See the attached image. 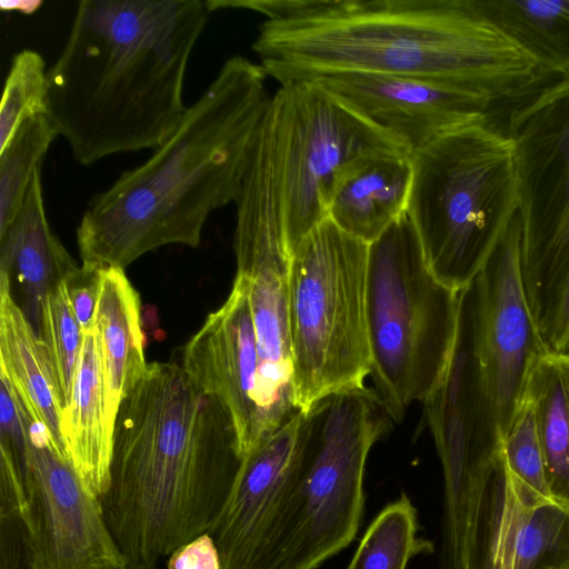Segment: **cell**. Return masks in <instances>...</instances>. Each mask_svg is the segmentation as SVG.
Listing matches in <instances>:
<instances>
[{"mask_svg":"<svg viewBox=\"0 0 569 569\" xmlns=\"http://www.w3.org/2000/svg\"><path fill=\"white\" fill-rule=\"evenodd\" d=\"M100 268L82 263L63 281L68 300L83 332L91 330L93 326L100 292Z\"/></svg>","mask_w":569,"mask_h":569,"instance_id":"cell-31","label":"cell"},{"mask_svg":"<svg viewBox=\"0 0 569 569\" xmlns=\"http://www.w3.org/2000/svg\"><path fill=\"white\" fill-rule=\"evenodd\" d=\"M243 457L233 420L176 362H151L119 407L100 498L128 567L151 568L210 530Z\"/></svg>","mask_w":569,"mask_h":569,"instance_id":"cell-2","label":"cell"},{"mask_svg":"<svg viewBox=\"0 0 569 569\" xmlns=\"http://www.w3.org/2000/svg\"><path fill=\"white\" fill-rule=\"evenodd\" d=\"M77 267L49 226L38 169L17 216L0 233V272L17 278L23 296L21 309L39 337L48 296Z\"/></svg>","mask_w":569,"mask_h":569,"instance_id":"cell-19","label":"cell"},{"mask_svg":"<svg viewBox=\"0 0 569 569\" xmlns=\"http://www.w3.org/2000/svg\"><path fill=\"white\" fill-rule=\"evenodd\" d=\"M1 449L23 485L20 517L40 569L127 567L100 499L83 485L40 423L28 415L21 440Z\"/></svg>","mask_w":569,"mask_h":569,"instance_id":"cell-12","label":"cell"},{"mask_svg":"<svg viewBox=\"0 0 569 569\" xmlns=\"http://www.w3.org/2000/svg\"><path fill=\"white\" fill-rule=\"evenodd\" d=\"M0 373L10 382L31 419L48 431L53 446L67 457L61 435L63 405L48 348L14 301L10 277L3 272H0Z\"/></svg>","mask_w":569,"mask_h":569,"instance_id":"cell-22","label":"cell"},{"mask_svg":"<svg viewBox=\"0 0 569 569\" xmlns=\"http://www.w3.org/2000/svg\"><path fill=\"white\" fill-rule=\"evenodd\" d=\"M422 402L443 472L441 563L443 569H463L481 487L502 448L481 357L477 278L460 293L449 362L439 383Z\"/></svg>","mask_w":569,"mask_h":569,"instance_id":"cell-10","label":"cell"},{"mask_svg":"<svg viewBox=\"0 0 569 569\" xmlns=\"http://www.w3.org/2000/svg\"><path fill=\"white\" fill-rule=\"evenodd\" d=\"M391 421L366 386L330 393L301 411L284 498L253 569H317L353 541L367 458Z\"/></svg>","mask_w":569,"mask_h":569,"instance_id":"cell-6","label":"cell"},{"mask_svg":"<svg viewBox=\"0 0 569 569\" xmlns=\"http://www.w3.org/2000/svg\"><path fill=\"white\" fill-rule=\"evenodd\" d=\"M520 244L517 213L477 276L481 357L502 438L522 406L531 367L548 352L525 292Z\"/></svg>","mask_w":569,"mask_h":569,"instance_id":"cell-13","label":"cell"},{"mask_svg":"<svg viewBox=\"0 0 569 569\" xmlns=\"http://www.w3.org/2000/svg\"><path fill=\"white\" fill-rule=\"evenodd\" d=\"M168 569H221L218 548L206 532L180 546L169 557Z\"/></svg>","mask_w":569,"mask_h":569,"instance_id":"cell-34","label":"cell"},{"mask_svg":"<svg viewBox=\"0 0 569 569\" xmlns=\"http://www.w3.org/2000/svg\"><path fill=\"white\" fill-rule=\"evenodd\" d=\"M116 421L108 408L98 338L91 329L83 332L72 395L61 415V435L69 462L99 499L110 485Z\"/></svg>","mask_w":569,"mask_h":569,"instance_id":"cell-20","label":"cell"},{"mask_svg":"<svg viewBox=\"0 0 569 569\" xmlns=\"http://www.w3.org/2000/svg\"><path fill=\"white\" fill-rule=\"evenodd\" d=\"M264 17L252 49L279 83L333 72L420 79L491 104L533 93L547 73L477 0H223Z\"/></svg>","mask_w":569,"mask_h":569,"instance_id":"cell-1","label":"cell"},{"mask_svg":"<svg viewBox=\"0 0 569 569\" xmlns=\"http://www.w3.org/2000/svg\"><path fill=\"white\" fill-rule=\"evenodd\" d=\"M40 338L48 348L64 410L73 390L83 331L70 306L63 282L46 300Z\"/></svg>","mask_w":569,"mask_h":569,"instance_id":"cell-29","label":"cell"},{"mask_svg":"<svg viewBox=\"0 0 569 569\" xmlns=\"http://www.w3.org/2000/svg\"><path fill=\"white\" fill-rule=\"evenodd\" d=\"M418 532L417 509L401 493L369 525L347 569H407L412 558L433 551L432 542Z\"/></svg>","mask_w":569,"mask_h":569,"instance_id":"cell-26","label":"cell"},{"mask_svg":"<svg viewBox=\"0 0 569 569\" xmlns=\"http://www.w3.org/2000/svg\"><path fill=\"white\" fill-rule=\"evenodd\" d=\"M57 136L49 117L39 114L26 120L0 150V233L17 216L31 180Z\"/></svg>","mask_w":569,"mask_h":569,"instance_id":"cell-27","label":"cell"},{"mask_svg":"<svg viewBox=\"0 0 569 569\" xmlns=\"http://www.w3.org/2000/svg\"><path fill=\"white\" fill-rule=\"evenodd\" d=\"M204 0H82L48 69V113L74 159L157 149L188 107L183 84Z\"/></svg>","mask_w":569,"mask_h":569,"instance_id":"cell-3","label":"cell"},{"mask_svg":"<svg viewBox=\"0 0 569 569\" xmlns=\"http://www.w3.org/2000/svg\"><path fill=\"white\" fill-rule=\"evenodd\" d=\"M119 569H156L154 567H151V568H136V567H123V568H119Z\"/></svg>","mask_w":569,"mask_h":569,"instance_id":"cell-37","label":"cell"},{"mask_svg":"<svg viewBox=\"0 0 569 569\" xmlns=\"http://www.w3.org/2000/svg\"><path fill=\"white\" fill-rule=\"evenodd\" d=\"M411 181L409 152L367 154L339 180L328 218L346 233L369 244L407 211Z\"/></svg>","mask_w":569,"mask_h":569,"instance_id":"cell-21","label":"cell"},{"mask_svg":"<svg viewBox=\"0 0 569 569\" xmlns=\"http://www.w3.org/2000/svg\"><path fill=\"white\" fill-rule=\"evenodd\" d=\"M567 96H569V64L556 74L555 81L539 88L523 104L537 107Z\"/></svg>","mask_w":569,"mask_h":569,"instance_id":"cell-35","label":"cell"},{"mask_svg":"<svg viewBox=\"0 0 569 569\" xmlns=\"http://www.w3.org/2000/svg\"><path fill=\"white\" fill-rule=\"evenodd\" d=\"M407 206L432 274L462 291L518 213L515 143L490 114L457 126L410 154Z\"/></svg>","mask_w":569,"mask_h":569,"instance_id":"cell-7","label":"cell"},{"mask_svg":"<svg viewBox=\"0 0 569 569\" xmlns=\"http://www.w3.org/2000/svg\"><path fill=\"white\" fill-rule=\"evenodd\" d=\"M301 411L244 457L233 488L208 531L221 569H253L284 498Z\"/></svg>","mask_w":569,"mask_h":569,"instance_id":"cell-17","label":"cell"},{"mask_svg":"<svg viewBox=\"0 0 569 569\" xmlns=\"http://www.w3.org/2000/svg\"><path fill=\"white\" fill-rule=\"evenodd\" d=\"M181 367L231 416L244 457L263 438L259 356L247 280L236 274L227 300L208 315L182 351Z\"/></svg>","mask_w":569,"mask_h":569,"instance_id":"cell-15","label":"cell"},{"mask_svg":"<svg viewBox=\"0 0 569 569\" xmlns=\"http://www.w3.org/2000/svg\"><path fill=\"white\" fill-rule=\"evenodd\" d=\"M0 569H40L23 520L0 516Z\"/></svg>","mask_w":569,"mask_h":569,"instance_id":"cell-33","label":"cell"},{"mask_svg":"<svg viewBox=\"0 0 569 569\" xmlns=\"http://www.w3.org/2000/svg\"><path fill=\"white\" fill-rule=\"evenodd\" d=\"M381 151L409 152L317 83H280L254 136L234 201L233 241L291 256L328 218L333 192L350 166Z\"/></svg>","mask_w":569,"mask_h":569,"instance_id":"cell-5","label":"cell"},{"mask_svg":"<svg viewBox=\"0 0 569 569\" xmlns=\"http://www.w3.org/2000/svg\"><path fill=\"white\" fill-rule=\"evenodd\" d=\"M525 398L532 406L550 498L569 508V350L538 358Z\"/></svg>","mask_w":569,"mask_h":569,"instance_id":"cell-24","label":"cell"},{"mask_svg":"<svg viewBox=\"0 0 569 569\" xmlns=\"http://www.w3.org/2000/svg\"><path fill=\"white\" fill-rule=\"evenodd\" d=\"M122 268L101 269L92 329L98 338L110 415L117 420L122 400L143 377L141 303Z\"/></svg>","mask_w":569,"mask_h":569,"instance_id":"cell-23","label":"cell"},{"mask_svg":"<svg viewBox=\"0 0 569 569\" xmlns=\"http://www.w3.org/2000/svg\"><path fill=\"white\" fill-rule=\"evenodd\" d=\"M237 273L248 283L259 356V396L264 436L300 410L296 403L289 326L291 257L234 251Z\"/></svg>","mask_w":569,"mask_h":569,"instance_id":"cell-18","label":"cell"},{"mask_svg":"<svg viewBox=\"0 0 569 569\" xmlns=\"http://www.w3.org/2000/svg\"><path fill=\"white\" fill-rule=\"evenodd\" d=\"M267 78L246 57L223 62L174 132L90 200L77 228L82 263L124 269L167 244L199 246L208 217L238 197Z\"/></svg>","mask_w":569,"mask_h":569,"instance_id":"cell-4","label":"cell"},{"mask_svg":"<svg viewBox=\"0 0 569 569\" xmlns=\"http://www.w3.org/2000/svg\"><path fill=\"white\" fill-rule=\"evenodd\" d=\"M569 563V508L509 473L500 451L486 473L465 569H561Z\"/></svg>","mask_w":569,"mask_h":569,"instance_id":"cell-14","label":"cell"},{"mask_svg":"<svg viewBox=\"0 0 569 569\" xmlns=\"http://www.w3.org/2000/svg\"><path fill=\"white\" fill-rule=\"evenodd\" d=\"M43 4L40 0H16V1H1L0 9L2 11H18L23 14H32L40 9Z\"/></svg>","mask_w":569,"mask_h":569,"instance_id":"cell-36","label":"cell"},{"mask_svg":"<svg viewBox=\"0 0 569 569\" xmlns=\"http://www.w3.org/2000/svg\"><path fill=\"white\" fill-rule=\"evenodd\" d=\"M537 327L548 352L569 350V269L547 305Z\"/></svg>","mask_w":569,"mask_h":569,"instance_id":"cell-32","label":"cell"},{"mask_svg":"<svg viewBox=\"0 0 569 569\" xmlns=\"http://www.w3.org/2000/svg\"><path fill=\"white\" fill-rule=\"evenodd\" d=\"M368 246L326 218L291 254L289 326L300 411L330 393L363 387L370 376Z\"/></svg>","mask_w":569,"mask_h":569,"instance_id":"cell-9","label":"cell"},{"mask_svg":"<svg viewBox=\"0 0 569 569\" xmlns=\"http://www.w3.org/2000/svg\"><path fill=\"white\" fill-rule=\"evenodd\" d=\"M501 452L516 481L535 495L551 500L535 415L526 398L502 438Z\"/></svg>","mask_w":569,"mask_h":569,"instance_id":"cell-30","label":"cell"},{"mask_svg":"<svg viewBox=\"0 0 569 569\" xmlns=\"http://www.w3.org/2000/svg\"><path fill=\"white\" fill-rule=\"evenodd\" d=\"M561 569H569V563L567 566H565L563 568H561Z\"/></svg>","mask_w":569,"mask_h":569,"instance_id":"cell-38","label":"cell"},{"mask_svg":"<svg viewBox=\"0 0 569 569\" xmlns=\"http://www.w3.org/2000/svg\"><path fill=\"white\" fill-rule=\"evenodd\" d=\"M310 80L410 154L448 130L489 114L493 104L442 84L382 73L333 72Z\"/></svg>","mask_w":569,"mask_h":569,"instance_id":"cell-16","label":"cell"},{"mask_svg":"<svg viewBox=\"0 0 569 569\" xmlns=\"http://www.w3.org/2000/svg\"><path fill=\"white\" fill-rule=\"evenodd\" d=\"M507 131L516 151L521 278L538 325L569 269V96L521 103Z\"/></svg>","mask_w":569,"mask_h":569,"instance_id":"cell-11","label":"cell"},{"mask_svg":"<svg viewBox=\"0 0 569 569\" xmlns=\"http://www.w3.org/2000/svg\"><path fill=\"white\" fill-rule=\"evenodd\" d=\"M490 22L547 74L569 64V0H477Z\"/></svg>","mask_w":569,"mask_h":569,"instance_id":"cell-25","label":"cell"},{"mask_svg":"<svg viewBox=\"0 0 569 569\" xmlns=\"http://www.w3.org/2000/svg\"><path fill=\"white\" fill-rule=\"evenodd\" d=\"M48 69L31 49L13 54L0 104V150L28 119L48 113Z\"/></svg>","mask_w":569,"mask_h":569,"instance_id":"cell-28","label":"cell"},{"mask_svg":"<svg viewBox=\"0 0 569 569\" xmlns=\"http://www.w3.org/2000/svg\"><path fill=\"white\" fill-rule=\"evenodd\" d=\"M460 293L428 268L407 211L369 243L370 377L393 422L413 401L427 399L442 378L457 335Z\"/></svg>","mask_w":569,"mask_h":569,"instance_id":"cell-8","label":"cell"}]
</instances>
